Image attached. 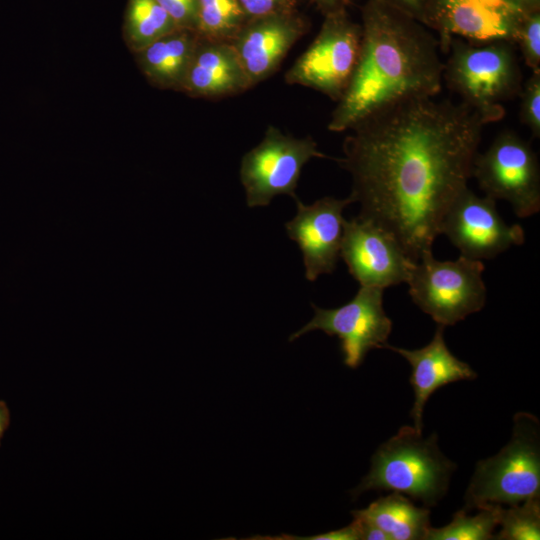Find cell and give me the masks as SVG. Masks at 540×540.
Segmentation results:
<instances>
[{
	"label": "cell",
	"instance_id": "cell-31",
	"mask_svg": "<svg viewBox=\"0 0 540 540\" xmlns=\"http://www.w3.org/2000/svg\"><path fill=\"white\" fill-rule=\"evenodd\" d=\"M9 424H10L9 408L5 401L0 400V445H1V440Z\"/></svg>",
	"mask_w": 540,
	"mask_h": 540
},
{
	"label": "cell",
	"instance_id": "cell-20",
	"mask_svg": "<svg viewBox=\"0 0 540 540\" xmlns=\"http://www.w3.org/2000/svg\"><path fill=\"white\" fill-rule=\"evenodd\" d=\"M177 29L156 0H127L123 18V39L134 54Z\"/></svg>",
	"mask_w": 540,
	"mask_h": 540
},
{
	"label": "cell",
	"instance_id": "cell-21",
	"mask_svg": "<svg viewBox=\"0 0 540 540\" xmlns=\"http://www.w3.org/2000/svg\"><path fill=\"white\" fill-rule=\"evenodd\" d=\"M501 505H486L477 508L473 515L461 509L454 513L452 521L446 526L427 531L425 540H490L499 525Z\"/></svg>",
	"mask_w": 540,
	"mask_h": 540
},
{
	"label": "cell",
	"instance_id": "cell-25",
	"mask_svg": "<svg viewBox=\"0 0 540 540\" xmlns=\"http://www.w3.org/2000/svg\"><path fill=\"white\" fill-rule=\"evenodd\" d=\"M520 120L535 138L540 136V70L532 71L519 93Z\"/></svg>",
	"mask_w": 540,
	"mask_h": 540
},
{
	"label": "cell",
	"instance_id": "cell-3",
	"mask_svg": "<svg viewBox=\"0 0 540 540\" xmlns=\"http://www.w3.org/2000/svg\"><path fill=\"white\" fill-rule=\"evenodd\" d=\"M456 468L440 450L436 433L423 438L414 427L403 426L378 447L369 472L351 495L391 490L434 506L446 495Z\"/></svg>",
	"mask_w": 540,
	"mask_h": 540
},
{
	"label": "cell",
	"instance_id": "cell-23",
	"mask_svg": "<svg viewBox=\"0 0 540 540\" xmlns=\"http://www.w3.org/2000/svg\"><path fill=\"white\" fill-rule=\"evenodd\" d=\"M498 526L501 529L494 534L497 540L540 539V496L508 508L502 506Z\"/></svg>",
	"mask_w": 540,
	"mask_h": 540
},
{
	"label": "cell",
	"instance_id": "cell-1",
	"mask_svg": "<svg viewBox=\"0 0 540 540\" xmlns=\"http://www.w3.org/2000/svg\"><path fill=\"white\" fill-rule=\"evenodd\" d=\"M487 124L461 101L428 97L349 130L335 160L351 175L357 217L391 234L416 263L432 251L447 209L468 187Z\"/></svg>",
	"mask_w": 540,
	"mask_h": 540
},
{
	"label": "cell",
	"instance_id": "cell-4",
	"mask_svg": "<svg viewBox=\"0 0 540 540\" xmlns=\"http://www.w3.org/2000/svg\"><path fill=\"white\" fill-rule=\"evenodd\" d=\"M444 53L443 82L489 123L505 116L503 103L519 95L522 72L515 44L471 43L451 37Z\"/></svg>",
	"mask_w": 540,
	"mask_h": 540
},
{
	"label": "cell",
	"instance_id": "cell-13",
	"mask_svg": "<svg viewBox=\"0 0 540 540\" xmlns=\"http://www.w3.org/2000/svg\"><path fill=\"white\" fill-rule=\"evenodd\" d=\"M524 13L507 0H434L430 29L437 32L443 53L451 37L514 43Z\"/></svg>",
	"mask_w": 540,
	"mask_h": 540
},
{
	"label": "cell",
	"instance_id": "cell-30",
	"mask_svg": "<svg viewBox=\"0 0 540 540\" xmlns=\"http://www.w3.org/2000/svg\"><path fill=\"white\" fill-rule=\"evenodd\" d=\"M323 16L342 9H348L352 0H308Z\"/></svg>",
	"mask_w": 540,
	"mask_h": 540
},
{
	"label": "cell",
	"instance_id": "cell-11",
	"mask_svg": "<svg viewBox=\"0 0 540 540\" xmlns=\"http://www.w3.org/2000/svg\"><path fill=\"white\" fill-rule=\"evenodd\" d=\"M495 201L465 188L447 209L440 234L446 235L462 256L475 260L492 259L512 246L522 245L523 227L506 224Z\"/></svg>",
	"mask_w": 540,
	"mask_h": 540
},
{
	"label": "cell",
	"instance_id": "cell-15",
	"mask_svg": "<svg viewBox=\"0 0 540 540\" xmlns=\"http://www.w3.org/2000/svg\"><path fill=\"white\" fill-rule=\"evenodd\" d=\"M300 9L248 19L230 41L252 86L271 77L290 49L309 31Z\"/></svg>",
	"mask_w": 540,
	"mask_h": 540
},
{
	"label": "cell",
	"instance_id": "cell-22",
	"mask_svg": "<svg viewBox=\"0 0 540 540\" xmlns=\"http://www.w3.org/2000/svg\"><path fill=\"white\" fill-rule=\"evenodd\" d=\"M247 21L237 0H198L199 37L230 42Z\"/></svg>",
	"mask_w": 540,
	"mask_h": 540
},
{
	"label": "cell",
	"instance_id": "cell-5",
	"mask_svg": "<svg viewBox=\"0 0 540 540\" xmlns=\"http://www.w3.org/2000/svg\"><path fill=\"white\" fill-rule=\"evenodd\" d=\"M535 496H540V423L533 414L519 412L509 442L476 464L462 509L512 506Z\"/></svg>",
	"mask_w": 540,
	"mask_h": 540
},
{
	"label": "cell",
	"instance_id": "cell-9",
	"mask_svg": "<svg viewBox=\"0 0 540 540\" xmlns=\"http://www.w3.org/2000/svg\"><path fill=\"white\" fill-rule=\"evenodd\" d=\"M472 177L494 200L510 203L516 216L526 218L540 210V168L530 143L513 131L500 133L489 148L477 153Z\"/></svg>",
	"mask_w": 540,
	"mask_h": 540
},
{
	"label": "cell",
	"instance_id": "cell-10",
	"mask_svg": "<svg viewBox=\"0 0 540 540\" xmlns=\"http://www.w3.org/2000/svg\"><path fill=\"white\" fill-rule=\"evenodd\" d=\"M383 292L380 287L360 286L356 295L340 307L323 309L312 304L313 318L291 334L289 341L321 330L339 338L346 366L359 367L371 349H381L387 343L392 330V321L383 308Z\"/></svg>",
	"mask_w": 540,
	"mask_h": 540
},
{
	"label": "cell",
	"instance_id": "cell-28",
	"mask_svg": "<svg viewBox=\"0 0 540 540\" xmlns=\"http://www.w3.org/2000/svg\"><path fill=\"white\" fill-rule=\"evenodd\" d=\"M424 24L430 29L434 0H378Z\"/></svg>",
	"mask_w": 540,
	"mask_h": 540
},
{
	"label": "cell",
	"instance_id": "cell-2",
	"mask_svg": "<svg viewBox=\"0 0 540 540\" xmlns=\"http://www.w3.org/2000/svg\"><path fill=\"white\" fill-rule=\"evenodd\" d=\"M361 48L346 91L328 122L348 132L363 121L404 102L436 97L444 61L431 29L378 0L361 6Z\"/></svg>",
	"mask_w": 540,
	"mask_h": 540
},
{
	"label": "cell",
	"instance_id": "cell-8",
	"mask_svg": "<svg viewBox=\"0 0 540 540\" xmlns=\"http://www.w3.org/2000/svg\"><path fill=\"white\" fill-rule=\"evenodd\" d=\"M313 158H329L311 136L294 137L268 125L262 140L243 156L240 180L249 207L267 206L278 195L297 198L303 167Z\"/></svg>",
	"mask_w": 540,
	"mask_h": 540
},
{
	"label": "cell",
	"instance_id": "cell-32",
	"mask_svg": "<svg viewBox=\"0 0 540 540\" xmlns=\"http://www.w3.org/2000/svg\"><path fill=\"white\" fill-rule=\"evenodd\" d=\"M523 12L540 10V0H507Z\"/></svg>",
	"mask_w": 540,
	"mask_h": 540
},
{
	"label": "cell",
	"instance_id": "cell-14",
	"mask_svg": "<svg viewBox=\"0 0 540 540\" xmlns=\"http://www.w3.org/2000/svg\"><path fill=\"white\" fill-rule=\"evenodd\" d=\"M297 213L285 224L286 233L297 243L303 257L305 277L315 281L337 266L343 238V210L353 200L323 197L310 205L295 199Z\"/></svg>",
	"mask_w": 540,
	"mask_h": 540
},
{
	"label": "cell",
	"instance_id": "cell-7",
	"mask_svg": "<svg viewBox=\"0 0 540 540\" xmlns=\"http://www.w3.org/2000/svg\"><path fill=\"white\" fill-rule=\"evenodd\" d=\"M361 39V24L351 19L348 9L324 15L316 37L285 73V82L338 102L357 64Z\"/></svg>",
	"mask_w": 540,
	"mask_h": 540
},
{
	"label": "cell",
	"instance_id": "cell-18",
	"mask_svg": "<svg viewBox=\"0 0 540 540\" xmlns=\"http://www.w3.org/2000/svg\"><path fill=\"white\" fill-rule=\"evenodd\" d=\"M198 39L195 30L177 28L133 55L150 85L181 92Z\"/></svg>",
	"mask_w": 540,
	"mask_h": 540
},
{
	"label": "cell",
	"instance_id": "cell-16",
	"mask_svg": "<svg viewBox=\"0 0 540 540\" xmlns=\"http://www.w3.org/2000/svg\"><path fill=\"white\" fill-rule=\"evenodd\" d=\"M444 326L438 325L432 340L419 349H405L388 343L382 348L401 355L411 365L410 384L414 391V403L410 415L414 428L422 432L423 412L429 397L439 388L460 380H473L476 372L455 357L444 340Z\"/></svg>",
	"mask_w": 540,
	"mask_h": 540
},
{
	"label": "cell",
	"instance_id": "cell-24",
	"mask_svg": "<svg viewBox=\"0 0 540 540\" xmlns=\"http://www.w3.org/2000/svg\"><path fill=\"white\" fill-rule=\"evenodd\" d=\"M525 64L532 70H540V10L525 12L516 35Z\"/></svg>",
	"mask_w": 540,
	"mask_h": 540
},
{
	"label": "cell",
	"instance_id": "cell-19",
	"mask_svg": "<svg viewBox=\"0 0 540 540\" xmlns=\"http://www.w3.org/2000/svg\"><path fill=\"white\" fill-rule=\"evenodd\" d=\"M351 514L377 526L389 540H425L431 527L430 510L415 506L398 492L380 497L368 507L354 510Z\"/></svg>",
	"mask_w": 540,
	"mask_h": 540
},
{
	"label": "cell",
	"instance_id": "cell-29",
	"mask_svg": "<svg viewBox=\"0 0 540 540\" xmlns=\"http://www.w3.org/2000/svg\"><path fill=\"white\" fill-rule=\"evenodd\" d=\"M267 539H292V540H359V533L354 521L346 527L338 530L329 531L309 537H297L294 535H280L277 537H268Z\"/></svg>",
	"mask_w": 540,
	"mask_h": 540
},
{
	"label": "cell",
	"instance_id": "cell-6",
	"mask_svg": "<svg viewBox=\"0 0 540 540\" xmlns=\"http://www.w3.org/2000/svg\"><path fill=\"white\" fill-rule=\"evenodd\" d=\"M481 260L460 255L440 261L432 251L413 264L406 283L412 301L441 326H452L480 311L487 298Z\"/></svg>",
	"mask_w": 540,
	"mask_h": 540
},
{
	"label": "cell",
	"instance_id": "cell-26",
	"mask_svg": "<svg viewBox=\"0 0 540 540\" xmlns=\"http://www.w3.org/2000/svg\"><path fill=\"white\" fill-rule=\"evenodd\" d=\"M246 19L299 10L300 0H237Z\"/></svg>",
	"mask_w": 540,
	"mask_h": 540
},
{
	"label": "cell",
	"instance_id": "cell-27",
	"mask_svg": "<svg viewBox=\"0 0 540 540\" xmlns=\"http://www.w3.org/2000/svg\"><path fill=\"white\" fill-rule=\"evenodd\" d=\"M177 28L196 31L198 0H156Z\"/></svg>",
	"mask_w": 540,
	"mask_h": 540
},
{
	"label": "cell",
	"instance_id": "cell-12",
	"mask_svg": "<svg viewBox=\"0 0 540 540\" xmlns=\"http://www.w3.org/2000/svg\"><path fill=\"white\" fill-rule=\"evenodd\" d=\"M340 257L360 286L383 289L406 282L414 264L391 234L359 217L344 220Z\"/></svg>",
	"mask_w": 540,
	"mask_h": 540
},
{
	"label": "cell",
	"instance_id": "cell-17",
	"mask_svg": "<svg viewBox=\"0 0 540 540\" xmlns=\"http://www.w3.org/2000/svg\"><path fill=\"white\" fill-rule=\"evenodd\" d=\"M252 87L230 42L199 37L181 93L191 98L217 100Z\"/></svg>",
	"mask_w": 540,
	"mask_h": 540
}]
</instances>
